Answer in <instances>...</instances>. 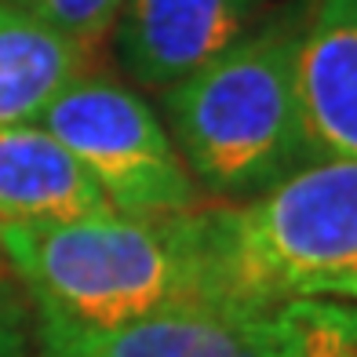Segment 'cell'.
Instances as JSON below:
<instances>
[{"instance_id": "6", "label": "cell", "mask_w": 357, "mask_h": 357, "mask_svg": "<svg viewBox=\"0 0 357 357\" xmlns=\"http://www.w3.org/2000/svg\"><path fill=\"white\" fill-rule=\"evenodd\" d=\"M259 0H128L117 26L124 70L168 91L226 55L255 26Z\"/></svg>"}, {"instance_id": "14", "label": "cell", "mask_w": 357, "mask_h": 357, "mask_svg": "<svg viewBox=\"0 0 357 357\" xmlns=\"http://www.w3.org/2000/svg\"><path fill=\"white\" fill-rule=\"evenodd\" d=\"M310 303L332 328H339L357 343V303H339V299H310Z\"/></svg>"}, {"instance_id": "9", "label": "cell", "mask_w": 357, "mask_h": 357, "mask_svg": "<svg viewBox=\"0 0 357 357\" xmlns=\"http://www.w3.org/2000/svg\"><path fill=\"white\" fill-rule=\"evenodd\" d=\"M91 55L33 11L0 0V128L37 124Z\"/></svg>"}, {"instance_id": "4", "label": "cell", "mask_w": 357, "mask_h": 357, "mask_svg": "<svg viewBox=\"0 0 357 357\" xmlns=\"http://www.w3.org/2000/svg\"><path fill=\"white\" fill-rule=\"evenodd\" d=\"M80 160L113 212L178 215L201 204L165 121L135 88L106 73H80L37 121Z\"/></svg>"}, {"instance_id": "8", "label": "cell", "mask_w": 357, "mask_h": 357, "mask_svg": "<svg viewBox=\"0 0 357 357\" xmlns=\"http://www.w3.org/2000/svg\"><path fill=\"white\" fill-rule=\"evenodd\" d=\"M113 212L99 183L40 124L0 128V226H52Z\"/></svg>"}, {"instance_id": "5", "label": "cell", "mask_w": 357, "mask_h": 357, "mask_svg": "<svg viewBox=\"0 0 357 357\" xmlns=\"http://www.w3.org/2000/svg\"><path fill=\"white\" fill-rule=\"evenodd\" d=\"M40 357H263L273 343V310L178 306L113 328L40 317Z\"/></svg>"}, {"instance_id": "12", "label": "cell", "mask_w": 357, "mask_h": 357, "mask_svg": "<svg viewBox=\"0 0 357 357\" xmlns=\"http://www.w3.org/2000/svg\"><path fill=\"white\" fill-rule=\"evenodd\" d=\"M299 299H339V303H357V263H354V266H343V270H332V273H324V278H317Z\"/></svg>"}, {"instance_id": "3", "label": "cell", "mask_w": 357, "mask_h": 357, "mask_svg": "<svg viewBox=\"0 0 357 357\" xmlns=\"http://www.w3.org/2000/svg\"><path fill=\"white\" fill-rule=\"evenodd\" d=\"M226 306L270 314L357 263V160H314L245 204L204 208Z\"/></svg>"}, {"instance_id": "2", "label": "cell", "mask_w": 357, "mask_h": 357, "mask_svg": "<svg viewBox=\"0 0 357 357\" xmlns=\"http://www.w3.org/2000/svg\"><path fill=\"white\" fill-rule=\"evenodd\" d=\"M296 29H252L165 91L168 135L193 183L215 197H255L310 157L296 95Z\"/></svg>"}, {"instance_id": "10", "label": "cell", "mask_w": 357, "mask_h": 357, "mask_svg": "<svg viewBox=\"0 0 357 357\" xmlns=\"http://www.w3.org/2000/svg\"><path fill=\"white\" fill-rule=\"evenodd\" d=\"M263 357H357V343L332 328L310 299H288L273 310V343Z\"/></svg>"}, {"instance_id": "11", "label": "cell", "mask_w": 357, "mask_h": 357, "mask_svg": "<svg viewBox=\"0 0 357 357\" xmlns=\"http://www.w3.org/2000/svg\"><path fill=\"white\" fill-rule=\"evenodd\" d=\"M8 4L33 11L37 19L52 22L70 40H77L88 55H95L109 37V29L117 26L128 0H8Z\"/></svg>"}, {"instance_id": "1", "label": "cell", "mask_w": 357, "mask_h": 357, "mask_svg": "<svg viewBox=\"0 0 357 357\" xmlns=\"http://www.w3.org/2000/svg\"><path fill=\"white\" fill-rule=\"evenodd\" d=\"M0 252L40 317L113 328L178 306H226L204 208L178 215L102 212L52 226H0Z\"/></svg>"}, {"instance_id": "13", "label": "cell", "mask_w": 357, "mask_h": 357, "mask_svg": "<svg viewBox=\"0 0 357 357\" xmlns=\"http://www.w3.org/2000/svg\"><path fill=\"white\" fill-rule=\"evenodd\" d=\"M22 347H26V332H22L19 306H15L11 296L0 288V357H19Z\"/></svg>"}, {"instance_id": "7", "label": "cell", "mask_w": 357, "mask_h": 357, "mask_svg": "<svg viewBox=\"0 0 357 357\" xmlns=\"http://www.w3.org/2000/svg\"><path fill=\"white\" fill-rule=\"evenodd\" d=\"M296 95L314 160H357V0H317L296 29Z\"/></svg>"}]
</instances>
